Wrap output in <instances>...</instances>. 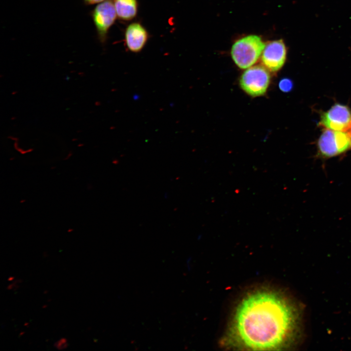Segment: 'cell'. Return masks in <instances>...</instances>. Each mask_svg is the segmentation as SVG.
<instances>
[{
    "mask_svg": "<svg viewBox=\"0 0 351 351\" xmlns=\"http://www.w3.org/2000/svg\"><path fill=\"white\" fill-rule=\"evenodd\" d=\"M55 168H56V167H55V166H52V167H51L50 168V169H52V170L55 169Z\"/></svg>",
    "mask_w": 351,
    "mask_h": 351,
    "instance_id": "obj_17",
    "label": "cell"
},
{
    "mask_svg": "<svg viewBox=\"0 0 351 351\" xmlns=\"http://www.w3.org/2000/svg\"><path fill=\"white\" fill-rule=\"evenodd\" d=\"M269 70L262 65H255L247 69L242 74L239 84L249 95L259 97L267 91L270 82Z\"/></svg>",
    "mask_w": 351,
    "mask_h": 351,
    "instance_id": "obj_3",
    "label": "cell"
},
{
    "mask_svg": "<svg viewBox=\"0 0 351 351\" xmlns=\"http://www.w3.org/2000/svg\"><path fill=\"white\" fill-rule=\"evenodd\" d=\"M72 152H70L69 153V154H68L67 156H66V157H65V158H64V160H65L68 159L72 156Z\"/></svg>",
    "mask_w": 351,
    "mask_h": 351,
    "instance_id": "obj_13",
    "label": "cell"
},
{
    "mask_svg": "<svg viewBox=\"0 0 351 351\" xmlns=\"http://www.w3.org/2000/svg\"><path fill=\"white\" fill-rule=\"evenodd\" d=\"M265 45L257 35L245 36L233 44L231 51L232 58L239 68L247 69L258 60Z\"/></svg>",
    "mask_w": 351,
    "mask_h": 351,
    "instance_id": "obj_2",
    "label": "cell"
},
{
    "mask_svg": "<svg viewBox=\"0 0 351 351\" xmlns=\"http://www.w3.org/2000/svg\"><path fill=\"white\" fill-rule=\"evenodd\" d=\"M280 89L284 92H288L292 88V82L291 79L287 78L281 79L279 83Z\"/></svg>",
    "mask_w": 351,
    "mask_h": 351,
    "instance_id": "obj_10",
    "label": "cell"
},
{
    "mask_svg": "<svg viewBox=\"0 0 351 351\" xmlns=\"http://www.w3.org/2000/svg\"><path fill=\"white\" fill-rule=\"evenodd\" d=\"M25 201H26L25 199H21V200L20 201V203H24Z\"/></svg>",
    "mask_w": 351,
    "mask_h": 351,
    "instance_id": "obj_15",
    "label": "cell"
},
{
    "mask_svg": "<svg viewBox=\"0 0 351 351\" xmlns=\"http://www.w3.org/2000/svg\"><path fill=\"white\" fill-rule=\"evenodd\" d=\"M73 231H74L73 229L69 228V229L67 230V232H68V233H71V232H73Z\"/></svg>",
    "mask_w": 351,
    "mask_h": 351,
    "instance_id": "obj_14",
    "label": "cell"
},
{
    "mask_svg": "<svg viewBox=\"0 0 351 351\" xmlns=\"http://www.w3.org/2000/svg\"><path fill=\"white\" fill-rule=\"evenodd\" d=\"M117 18L122 20L134 19L138 12L137 0H113Z\"/></svg>",
    "mask_w": 351,
    "mask_h": 351,
    "instance_id": "obj_9",
    "label": "cell"
},
{
    "mask_svg": "<svg viewBox=\"0 0 351 351\" xmlns=\"http://www.w3.org/2000/svg\"><path fill=\"white\" fill-rule=\"evenodd\" d=\"M350 129H351V133L349 134H350V137H351V128Z\"/></svg>",
    "mask_w": 351,
    "mask_h": 351,
    "instance_id": "obj_18",
    "label": "cell"
},
{
    "mask_svg": "<svg viewBox=\"0 0 351 351\" xmlns=\"http://www.w3.org/2000/svg\"><path fill=\"white\" fill-rule=\"evenodd\" d=\"M350 145L349 133L328 129L322 133L317 143L320 155L326 157L336 156L344 152Z\"/></svg>",
    "mask_w": 351,
    "mask_h": 351,
    "instance_id": "obj_4",
    "label": "cell"
},
{
    "mask_svg": "<svg viewBox=\"0 0 351 351\" xmlns=\"http://www.w3.org/2000/svg\"><path fill=\"white\" fill-rule=\"evenodd\" d=\"M320 123L328 129L346 131L351 128V111L347 106L335 104L321 115Z\"/></svg>",
    "mask_w": 351,
    "mask_h": 351,
    "instance_id": "obj_6",
    "label": "cell"
},
{
    "mask_svg": "<svg viewBox=\"0 0 351 351\" xmlns=\"http://www.w3.org/2000/svg\"><path fill=\"white\" fill-rule=\"evenodd\" d=\"M92 18L100 42L104 43L110 28L117 17L113 0H106L99 3L91 11Z\"/></svg>",
    "mask_w": 351,
    "mask_h": 351,
    "instance_id": "obj_5",
    "label": "cell"
},
{
    "mask_svg": "<svg viewBox=\"0 0 351 351\" xmlns=\"http://www.w3.org/2000/svg\"><path fill=\"white\" fill-rule=\"evenodd\" d=\"M301 316L289 300L275 292L259 291L246 296L234 314L230 338L252 350L283 347L299 332Z\"/></svg>",
    "mask_w": 351,
    "mask_h": 351,
    "instance_id": "obj_1",
    "label": "cell"
},
{
    "mask_svg": "<svg viewBox=\"0 0 351 351\" xmlns=\"http://www.w3.org/2000/svg\"><path fill=\"white\" fill-rule=\"evenodd\" d=\"M68 345L67 343V339L65 338H62L59 340L56 341L54 346L58 350H62L67 348Z\"/></svg>",
    "mask_w": 351,
    "mask_h": 351,
    "instance_id": "obj_11",
    "label": "cell"
},
{
    "mask_svg": "<svg viewBox=\"0 0 351 351\" xmlns=\"http://www.w3.org/2000/svg\"><path fill=\"white\" fill-rule=\"evenodd\" d=\"M287 50L282 39L268 42L262 52L261 58L263 66L269 71L277 72L284 65Z\"/></svg>",
    "mask_w": 351,
    "mask_h": 351,
    "instance_id": "obj_7",
    "label": "cell"
},
{
    "mask_svg": "<svg viewBox=\"0 0 351 351\" xmlns=\"http://www.w3.org/2000/svg\"><path fill=\"white\" fill-rule=\"evenodd\" d=\"M13 279H14V277H10L8 278V280L9 281H12Z\"/></svg>",
    "mask_w": 351,
    "mask_h": 351,
    "instance_id": "obj_16",
    "label": "cell"
},
{
    "mask_svg": "<svg viewBox=\"0 0 351 351\" xmlns=\"http://www.w3.org/2000/svg\"><path fill=\"white\" fill-rule=\"evenodd\" d=\"M149 39V33L144 26L139 22L129 24L125 30L124 41L127 49L133 53L140 52Z\"/></svg>",
    "mask_w": 351,
    "mask_h": 351,
    "instance_id": "obj_8",
    "label": "cell"
},
{
    "mask_svg": "<svg viewBox=\"0 0 351 351\" xmlns=\"http://www.w3.org/2000/svg\"><path fill=\"white\" fill-rule=\"evenodd\" d=\"M106 0H83L86 5H93L96 3H99Z\"/></svg>",
    "mask_w": 351,
    "mask_h": 351,
    "instance_id": "obj_12",
    "label": "cell"
}]
</instances>
